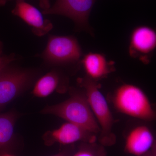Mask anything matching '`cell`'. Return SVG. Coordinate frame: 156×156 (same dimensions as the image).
Instances as JSON below:
<instances>
[{"mask_svg": "<svg viewBox=\"0 0 156 156\" xmlns=\"http://www.w3.org/2000/svg\"><path fill=\"white\" fill-rule=\"evenodd\" d=\"M70 97L67 100L41 111L43 114L52 115L83 127L96 134L100 128L83 91L69 87Z\"/></svg>", "mask_w": 156, "mask_h": 156, "instance_id": "1", "label": "cell"}, {"mask_svg": "<svg viewBox=\"0 0 156 156\" xmlns=\"http://www.w3.org/2000/svg\"><path fill=\"white\" fill-rule=\"evenodd\" d=\"M78 85L83 88L92 112L99 128V143L105 147L114 145L116 136L113 131L115 120L106 98L101 92L100 84L87 76L77 80Z\"/></svg>", "mask_w": 156, "mask_h": 156, "instance_id": "2", "label": "cell"}, {"mask_svg": "<svg viewBox=\"0 0 156 156\" xmlns=\"http://www.w3.org/2000/svg\"><path fill=\"white\" fill-rule=\"evenodd\" d=\"M112 101L119 112L145 122L155 120V111L149 98L140 87L124 84L118 87L112 96Z\"/></svg>", "mask_w": 156, "mask_h": 156, "instance_id": "3", "label": "cell"}, {"mask_svg": "<svg viewBox=\"0 0 156 156\" xmlns=\"http://www.w3.org/2000/svg\"><path fill=\"white\" fill-rule=\"evenodd\" d=\"M37 76L35 70L10 66L0 70V110L23 94Z\"/></svg>", "mask_w": 156, "mask_h": 156, "instance_id": "4", "label": "cell"}, {"mask_svg": "<svg viewBox=\"0 0 156 156\" xmlns=\"http://www.w3.org/2000/svg\"><path fill=\"white\" fill-rule=\"evenodd\" d=\"M82 55L80 45L74 37L50 35L46 48L40 56L48 65L62 66L78 62Z\"/></svg>", "mask_w": 156, "mask_h": 156, "instance_id": "5", "label": "cell"}, {"mask_svg": "<svg viewBox=\"0 0 156 156\" xmlns=\"http://www.w3.org/2000/svg\"><path fill=\"white\" fill-rule=\"evenodd\" d=\"M96 0H56L52 7L43 11L44 14H56L73 21L78 30L85 31L93 35L89 22L90 13Z\"/></svg>", "mask_w": 156, "mask_h": 156, "instance_id": "6", "label": "cell"}, {"mask_svg": "<svg viewBox=\"0 0 156 156\" xmlns=\"http://www.w3.org/2000/svg\"><path fill=\"white\" fill-rule=\"evenodd\" d=\"M97 135L81 126L66 122L57 129L45 132L43 139L47 146L56 143L65 146L77 142H96Z\"/></svg>", "mask_w": 156, "mask_h": 156, "instance_id": "7", "label": "cell"}, {"mask_svg": "<svg viewBox=\"0 0 156 156\" xmlns=\"http://www.w3.org/2000/svg\"><path fill=\"white\" fill-rule=\"evenodd\" d=\"M156 47V32L151 27L141 26L136 27L131 33L129 53L133 58H138L147 64Z\"/></svg>", "mask_w": 156, "mask_h": 156, "instance_id": "8", "label": "cell"}, {"mask_svg": "<svg viewBox=\"0 0 156 156\" xmlns=\"http://www.w3.org/2000/svg\"><path fill=\"white\" fill-rule=\"evenodd\" d=\"M11 13L30 26L33 32L37 36L45 35L53 28L50 20L44 19L37 8L24 0H16V5Z\"/></svg>", "mask_w": 156, "mask_h": 156, "instance_id": "9", "label": "cell"}, {"mask_svg": "<svg viewBox=\"0 0 156 156\" xmlns=\"http://www.w3.org/2000/svg\"><path fill=\"white\" fill-rule=\"evenodd\" d=\"M156 145L152 131L147 126L140 125L132 128L126 136L125 151L135 156H142Z\"/></svg>", "mask_w": 156, "mask_h": 156, "instance_id": "10", "label": "cell"}, {"mask_svg": "<svg viewBox=\"0 0 156 156\" xmlns=\"http://www.w3.org/2000/svg\"><path fill=\"white\" fill-rule=\"evenodd\" d=\"M69 88L67 77L58 70L54 69L35 82L32 93L35 97L44 98L55 92L61 94L66 93Z\"/></svg>", "mask_w": 156, "mask_h": 156, "instance_id": "11", "label": "cell"}, {"mask_svg": "<svg viewBox=\"0 0 156 156\" xmlns=\"http://www.w3.org/2000/svg\"><path fill=\"white\" fill-rule=\"evenodd\" d=\"M19 117L14 110L0 114V154L13 153L17 144L15 126Z\"/></svg>", "mask_w": 156, "mask_h": 156, "instance_id": "12", "label": "cell"}, {"mask_svg": "<svg viewBox=\"0 0 156 156\" xmlns=\"http://www.w3.org/2000/svg\"><path fill=\"white\" fill-rule=\"evenodd\" d=\"M86 76L95 81L106 78L115 68L112 62L108 61L105 56L98 53H89L81 60Z\"/></svg>", "mask_w": 156, "mask_h": 156, "instance_id": "13", "label": "cell"}, {"mask_svg": "<svg viewBox=\"0 0 156 156\" xmlns=\"http://www.w3.org/2000/svg\"><path fill=\"white\" fill-rule=\"evenodd\" d=\"M71 156H107V152L105 147L100 143L81 142Z\"/></svg>", "mask_w": 156, "mask_h": 156, "instance_id": "14", "label": "cell"}, {"mask_svg": "<svg viewBox=\"0 0 156 156\" xmlns=\"http://www.w3.org/2000/svg\"><path fill=\"white\" fill-rule=\"evenodd\" d=\"M16 59V58L14 54L5 56L1 55L0 56V70L11 64V62Z\"/></svg>", "mask_w": 156, "mask_h": 156, "instance_id": "15", "label": "cell"}, {"mask_svg": "<svg viewBox=\"0 0 156 156\" xmlns=\"http://www.w3.org/2000/svg\"><path fill=\"white\" fill-rule=\"evenodd\" d=\"M75 150L74 144L65 146L59 152L52 156H71Z\"/></svg>", "mask_w": 156, "mask_h": 156, "instance_id": "16", "label": "cell"}, {"mask_svg": "<svg viewBox=\"0 0 156 156\" xmlns=\"http://www.w3.org/2000/svg\"><path fill=\"white\" fill-rule=\"evenodd\" d=\"M13 0H0V6H4L7 3ZM40 7L43 11L50 9V0H38Z\"/></svg>", "mask_w": 156, "mask_h": 156, "instance_id": "17", "label": "cell"}, {"mask_svg": "<svg viewBox=\"0 0 156 156\" xmlns=\"http://www.w3.org/2000/svg\"><path fill=\"white\" fill-rule=\"evenodd\" d=\"M142 156H156V145L146 154Z\"/></svg>", "mask_w": 156, "mask_h": 156, "instance_id": "18", "label": "cell"}, {"mask_svg": "<svg viewBox=\"0 0 156 156\" xmlns=\"http://www.w3.org/2000/svg\"><path fill=\"white\" fill-rule=\"evenodd\" d=\"M0 156H16L13 154L9 153H5L0 154Z\"/></svg>", "mask_w": 156, "mask_h": 156, "instance_id": "19", "label": "cell"}, {"mask_svg": "<svg viewBox=\"0 0 156 156\" xmlns=\"http://www.w3.org/2000/svg\"><path fill=\"white\" fill-rule=\"evenodd\" d=\"M3 45L2 43V42L0 41V56L2 55L3 53Z\"/></svg>", "mask_w": 156, "mask_h": 156, "instance_id": "20", "label": "cell"}]
</instances>
